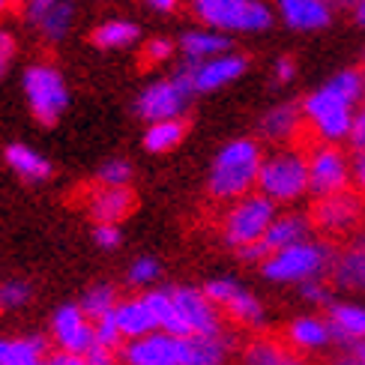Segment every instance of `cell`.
<instances>
[{"label": "cell", "instance_id": "obj_1", "mask_svg": "<svg viewBox=\"0 0 365 365\" xmlns=\"http://www.w3.org/2000/svg\"><path fill=\"white\" fill-rule=\"evenodd\" d=\"M264 153L257 141L240 138L231 141L212 162V174L207 182V195L212 201H240L257 189V174H261Z\"/></svg>", "mask_w": 365, "mask_h": 365}, {"label": "cell", "instance_id": "obj_2", "mask_svg": "<svg viewBox=\"0 0 365 365\" xmlns=\"http://www.w3.org/2000/svg\"><path fill=\"white\" fill-rule=\"evenodd\" d=\"M197 21L219 34H261L272 24L267 0H186Z\"/></svg>", "mask_w": 365, "mask_h": 365}, {"label": "cell", "instance_id": "obj_3", "mask_svg": "<svg viewBox=\"0 0 365 365\" xmlns=\"http://www.w3.org/2000/svg\"><path fill=\"white\" fill-rule=\"evenodd\" d=\"M257 192L269 201L287 204L309 192V153L302 147H287L264 159L257 174Z\"/></svg>", "mask_w": 365, "mask_h": 365}, {"label": "cell", "instance_id": "obj_4", "mask_svg": "<svg viewBox=\"0 0 365 365\" xmlns=\"http://www.w3.org/2000/svg\"><path fill=\"white\" fill-rule=\"evenodd\" d=\"M302 114H306V126L312 132V141L336 144V141L351 138L356 105H351L344 96H339L329 84H324L321 90H314V93L306 96Z\"/></svg>", "mask_w": 365, "mask_h": 365}, {"label": "cell", "instance_id": "obj_5", "mask_svg": "<svg viewBox=\"0 0 365 365\" xmlns=\"http://www.w3.org/2000/svg\"><path fill=\"white\" fill-rule=\"evenodd\" d=\"M336 261V252H332L329 242H297V246H287L282 252H276L264 264V276L276 279V282H309V279H321L324 272L332 269Z\"/></svg>", "mask_w": 365, "mask_h": 365}, {"label": "cell", "instance_id": "obj_6", "mask_svg": "<svg viewBox=\"0 0 365 365\" xmlns=\"http://www.w3.org/2000/svg\"><path fill=\"white\" fill-rule=\"evenodd\" d=\"M272 222H276V201H269L264 192H252L225 210L219 227H222V237L240 249V246H249V242L264 240Z\"/></svg>", "mask_w": 365, "mask_h": 365}, {"label": "cell", "instance_id": "obj_7", "mask_svg": "<svg viewBox=\"0 0 365 365\" xmlns=\"http://www.w3.org/2000/svg\"><path fill=\"white\" fill-rule=\"evenodd\" d=\"M66 204L87 207L90 219L99 225H117L138 210V195L129 186H105V182L93 180V182H84V186L72 189L66 195Z\"/></svg>", "mask_w": 365, "mask_h": 365}, {"label": "cell", "instance_id": "obj_8", "mask_svg": "<svg viewBox=\"0 0 365 365\" xmlns=\"http://www.w3.org/2000/svg\"><path fill=\"white\" fill-rule=\"evenodd\" d=\"M362 216H365V201L354 189L317 197L309 210L312 227L327 237H354L362 225Z\"/></svg>", "mask_w": 365, "mask_h": 365}, {"label": "cell", "instance_id": "obj_9", "mask_svg": "<svg viewBox=\"0 0 365 365\" xmlns=\"http://www.w3.org/2000/svg\"><path fill=\"white\" fill-rule=\"evenodd\" d=\"M302 150L309 153V192H314V197L344 192L354 182L351 159L336 144L312 141V147H302Z\"/></svg>", "mask_w": 365, "mask_h": 365}, {"label": "cell", "instance_id": "obj_10", "mask_svg": "<svg viewBox=\"0 0 365 365\" xmlns=\"http://www.w3.org/2000/svg\"><path fill=\"white\" fill-rule=\"evenodd\" d=\"M24 93L34 108V117L45 126H54L60 111L66 108V84L60 72L48 63H36L24 72Z\"/></svg>", "mask_w": 365, "mask_h": 365}, {"label": "cell", "instance_id": "obj_11", "mask_svg": "<svg viewBox=\"0 0 365 365\" xmlns=\"http://www.w3.org/2000/svg\"><path fill=\"white\" fill-rule=\"evenodd\" d=\"M249 60L242 54H219V57H210V60H201V63H195L189 60L186 66H182L177 75L182 81H189V87L195 93H207V90H216V87H225L231 84L234 78H240L242 72H246Z\"/></svg>", "mask_w": 365, "mask_h": 365}, {"label": "cell", "instance_id": "obj_12", "mask_svg": "<svg viewBox=\"0 0 365 365\" xmlns=\"http://www.w3.org/2000/svg\"><path fill=\"white\" fill-rule=\"evenodd\" d=\"M192 93L195 90L182 81L180 75H174L171 81H159L144 90L138 96V114L144 120H153V123H159V120H174L182 114Z\"/></svg>", "mask_w": 365, "mask_h": 365}, {"label": "cell", "instance_id": "obj_13", "mask_svg": "<svg viewBox=\"0 0 365 365\" xmlns=\"http://www.w3.org/2000/svg\"><path fill=\"white\" fill-rule=\"evenodd\" d=\"M126 365H189L186 339L174 336H150L129 344L123 351Z\"/></svg>", "mask_w": 365, "mask_h": 365}, {"label": "cell", "instance_id": "obj_14", "mask_svg": "<svg viewBox=\"0 0 365 365\" xmlns=\"http://www.w3.org/2000/svg\"><path fill=\"white\" fill-rule=\"evenodd\" d=\"M180 314L186 317V324L192 329V336H222V312L212 306L207 299L204 291H186V287H180V291L171 294Z\"/></svg>", "mask_w": 365, "mask_h": 365}, {"label": "cell", "instance_id": "obj_15", "mask_svg": "<svg viewBox=\"0 0 365 365\" xmlns=\"http://www.w3.org/2000/svg\"><path fill=\"white\" fill-rule=\"evenodd\" d=\"M261 135L272 144H299L309 135L302 105L284 102V105H276L272 111H267L261 120Z\"/></svg>", "mask_w": 365, "mask_h": 365}, {"label": "cell", "instance_id": "obj_16", "mask_svg": "<svg viewBox=\"0 0 365 365\" xmlns=\"http://www.w3.org/2000/svg\"><path fill=\"white\" fill-rule=\"evenodd\" d=\"M54 336H57L60 344H63V351L87 356V351L96 344V327L87 321L81 309L69 306V309H63V312L57 314Z\"/></svg>", "mask_w": 365, "mask_h": 365}, {"label": "cell", "instance_id": "obj_17", "mask_svg": "<svg viewBox=\"0 0 365 365\" xmlns=\"http://www.w3.org/2000/svg\"><path fill=\"white\" fill-rule=\"evenodd\" d=\"M276 9L282 21L291 30H324L332 21V6L329 0H276Z\"/></svg>", "mask_w": 365, "mask_h": 365}, {"label": "cell", "instance_id": "obj_18", "mask_svg": "<svg viewBox=\"0 0 365 365\" xmlns=\"http://www.w3.org/2000/svg\"><path fill=\"white\" fill-rule=\"evenodd\" d=\"M240 365H309L282 336H257L242 347Z\"/></svg>", "mask_w": 365, "mask_h": 365}, {"label": "cell", "instance_id": "obj_19", "mask_svg": "<svg viewBox=\"0 0 365 365\" xmlns=\"http://www.w3.org/2000/svg\"><path fill=\"white\" fill-rule=\"evenodd\" d=\"M332 282L344 291H365V234H354L347 249L341 255H336L329 269Z\"/></svg>", "mask_w": 365, "mask_h": 365}, {"label": "cell", "instance_id": "obj_20", "mask_svg": "<svg viewBox=\"0 0 365 365\" xmlns=\"http://www.w3.org/2000/svg\"><path fill=\"white\" fill-rule=\"evenodd\" d=\"M329 324H332V341L341 344L347 354L365 341V309L351 306V302H332L329 306Z\"/></svg>", "mask_w": 365, "mask_h": 365}, {"label": "cell", "instance_id": "obj_21", "mask_svg": "<svg viewBox=\"0 0 365 365\" xmlns=\"http://www.w3.org/2000/svg\"><path fill=\"white\" fill-rule=\"evenodd\" d=\"M284 339L294 351H324L332 344V324L321 321V317H299L284 329Z\"/></svg>", "mask_w": 365, "mask_h": 365}, {"label": "cell", "instance_id": "obj_22", "mask_svg": "<svg viewBox=\"0 0 365 365\" xmlns=\"http://www.w3.org/2000/svg\"><path fill=\"white\" fill-rule=\"evenodd\" d=\"M312 231L314 227H312L309 216H302V212H287V216H276V222L269 225L264 240L272 252H282L287 246H297V242H306Z\"/></svg>", "mask_w": 365, "mask_h": 365}, {"label": "cell", "instance_id": "obj_23", "mask_svg": "<svg viewBox=\"0 0 365 365\" xmlns=\"http://www.w3.org/2000/svg\"><path fill=\"white\" fill-rule=\"evenodd\" d=\"M180 48L186 54V60H195V63H201V60H210V57H219V54H227L231 51V39L219 30H189L186 36L180 39Z\"/></svg>", "mask_w": 365, "mask_h": 365}, {"label": "cell", "instance_id": "obj_24", "mask_svg": "<svg viewBox=\"0 0 365 365\" xmlns=\"http://www.w3.org/2000/svg\"><path fill=\"white\" fill-rule=\"evenodd\" d=\"M114 317L120 329H123V336H144V332H150L159 321L156 314L150 312V306L144 299H135V302H123V306L114 309Z\"/></svg>", "mask_w": 365, "mask_h": 365}, {"label": "cell", "instance_id": "obj_25", "mask_svg": "<svg viewBox=\"0 0 365 365\" xmlns=\"http://www.w3.org/2000/svg\"><path fill=\"white\" fill-rule=\"evenodd\" d=\"M186 129H189V123H186V120H180V117L159 120V123H153V126L147 129L144 147L150 150V153H165V150H171V147H177L182 141Z\"/></svg>", "mask_w": 365, "mask_h": 365}, {"label": "cell", "instance_id": "obj_26", "mask_svg": "<svg viewBox=\"0 0 365 365\" xmlns=\"http://www.w3.org/2000/svg\"><path fill=\"white\" fill-rule=\"evenodd\" d=\"M135 39H138V27L132 21H105L90 34V42L96 48H123V45H132Z\"/></svg>", "mask_w": 365, "mask_h": 365}, {"label": "cell", "instance_id": "obj_27", "mask_svg": "<svg viewBox=\"0 0 365 365\" xmlns=\"http://www.w3.org/2000/svg\"><path fill=\"white\" fill-rule=\"evenodd\" d=\"M6 162H9L24 180H45V177L51 174V165L45 162L39 153H34V150H27V147H21V144H12V147L6 150Z\"/></svg>", "mask_w": 365, "mask_h": 365}, {"label": "cell", "instance_id": "obj_28", "mask_svg": "<svg viewBox=\"0 0 365 365\" xmlns=\"http://www.w3.org/2000/svg\"><path fill=\"white\" fill-rule=\"evenodd\" d=\"M222 314L227 317L231 324L237 327H261L264 324V309H261V302H257L252 294L246 291H240L227 306L222 309Z\"/></svg>", "mask_w": 365, "mask_h": 365}, {"label": "cell", "instance_id": "obj_29", "mask_svg": "<svg viewBox=\"0 0 365 365\" xmlns=\"http://www.w3.org/2000/svg\"><path fill=\"white\" fill-rule=\"evenodd\" d=\"M72 15H75V6L69 4V0H57V4L51 9H45L34 24L39 27V34L45 39H60V36H66V30L72 24Z\"/></svg>", "mask_w": 365, "mask_h": 365}, {"label": "cell", "instance_id": "obj_30", "mask_svg": "<svg viewBox=\"0 0 365 365\" xmlns=\"http://www.w3.org/2000/svg\"><path fill=\"white\" fill-rule=\"evenodd\" d=\"M84 317L90 324H99L105 314H111L114 312V287H99V291H93L87 297V302H84Z\"/></svg>", "mask_w": 365, "mask_h": 365}, {"label": "cell", "instance_id": "obj_31", "mask_svg": "<svg viewBox=\"0 0 365 365\" xmlns=\"http://www.w3.org/2000/svg\"><path fill=\"white\" fill-rule=\"evenodd\" d=\"M171 51H174V45L168 39H150L144 48H141L138 63H141V69H153V66L165 63V60L171 57Z\"/></svg>", "mask_w": 365, "mask_h": 365}, {"label": "cell", "instance_id": "obj_32", "mask_svg": "<svg viewBox=\"0 0 365 365\" xmlns=\"http://www.w3.org/2000/svg\"><path fill=\"white\" fill-rule=\"evenodd\" d=\"M204 294H207V299L212 302V306L222 312L227 302H231V299L240 294V287H237L234 282H210V284L204 287Z\"/></svg>", "mask_w": 365, "mask_h": 365}, {"label": "cell", "instance_id": "obj_33", "mask_svg": "<svg viewBox=\"0 0 365 365\" xmlns=\"http://www.w3.org/2000/svg\"><path fill=\"white\" fill-rule=\"evenodd\" d=\"M129 177H132V168L126 162H108L99 171V182H105V186H126Z\"/></svg>", "mask_w": 365, "mask_h": 365}, {"label": "cell", "instance_id": "obj_34", "mask_svg": "<svg viewBox=\"0 0 365 365\" xmlns=\"http://www.w3.org/2000/svg\"><path fill=\"white\" fill-rule=\"evenodd\" d=\"M12 57H15V39L6 34V30H0V78L6 75Z\"/></svg>", "mask_w": 365, "mask_h": 365}, {"label": "cell", "instance_id": "obj_35", "mask_svg": "<svg viewBox=\"0 0 365 365\" xmlns=\"http://www.w3.org/2000/svg\"><path fill=\"white\" fill-rule=\"evenodd\" d=\"M351 177H354V186L359 195H365V150H354V159H351Z\"/></svg>", "mask_w": 365, "mask_h": 365}, {"label": "cell", "instance_id": "obj_36", "mask_svg": "<svg viewBox=\"0 0 365 365\" xmlns=\"http://www.w3.org/2000/svg\"><path fill=\"white\" fill-rule=\"evenodd\" d=\"M351 147L354 150H365V105L356 111V117H354V129H351Z\"/></svg>", "mask_w": 365, "mask_h": 365}, {"label": "cell", "instance_id": "obj_37", "mask_svg": "<svg viewBox=\"0 0 365 365\" xmlns=\"http://www.w3.org/2000/svg\"><path fill=\"white\" fill-rule=\"evenodd\" d=\"M42 362H51V365H90L87 356H81V354H69V351H51Z\"/></svg>", "mask_w": 365, "mask_h": 365}, {"label": "cell", "instance_id": "obj_38", "mask_svg": "<svg viewBox=\"0 0 365 365\" xmlns=\"http://www.w3.org/2000/svg\"><path fill=\"white\" fill-rule=\"evenodd\" d=\"M302 294H306L312 302H329V287L324 282H314V279L302 282Z\"/></svg>", "mask_w": 365, "mask_h": 365}, {"label": "cell", "instance_id": "obj_39", "mask_svg": "<svg viewBox=\"0 0 365 365\" xmlns=\"http://www.w3.org/2000/svg\"><path fill=\"white\" fill-rule=\"evenodd\" d=\"M93 237H96L99 246H105V249H111V246H117V242H120V231L114 225H99Z\"/></svg>", "mask_w": 365, "mask_h": 365}, {"label": "cell", "instance_id": "obj_40", "mask_svg": "<svg viewBox=\"0 0 365 365\" xmlns=\"http://www.w3.org/2000/svg\"><path fill=\"white\" fill-rule=\"evenodd\" d=\"M294 72H297L294 60H291V57H279V60H276V72H272V75H276L279 84H287V81L294 78Z\"/></svg>", "mask_w": 365, "mask_h": 365}, {"label": "cell", "instance_id": "obj_41", "mask_svg": "<svg viewBox=\"0 0 365 365\" xmlns=\"http://www.w3.org/2000/svg\"><path fill=\"white\" fill-rule=\"evenodd\" d=\"M21 299H27V287H19V284L4 287V291H0V309L12 306V302H21Z\"/></svg>", "mask_w": 365, "mask_h": 365}, {"label": "cell", "instance_id": "obj_42", "mask_svg": "<svg viewBox=\"0 0 365 365\" xmlns=\"http://www.w3.org/2000/svg\"><path fill=\"white\" fill-rule=\"evenodd\" d=\"M54 4H57V0H27V19L36 21L45 9H51Z\"/></svg>", "mask_w": 365, "mask_h": 365}, {"label": "cell", "instance_id": "obj_43", "mask_svg": "<svg viewBox=\"0 0 365 365\" xmlns=\"http://www.w3.org/2000/svg\"><path fill=\"white\" fill-rule=\"evenodd\" d=\"M156 272V264L153 261H141V264H135V269H132V279L135 282H144V279H150Z\"/></svg>", "mask_w": 365, "mask_h": 365}, {"label": "cell", "instance_id": "obj_44", "mask_svg": "<svg viewBox=\"0 0 365 365\" xmlns=\"http://www.w3.org/2000/svg\"><path fill=\"white\" fill-rule=\"evenodd\" d=\"M147 6H153V9H159V12H171V9H177L182 0H144Z\"/></svg>", "mask_w": 365, "mask_h": 365}, {"label": "cell", "instance_id": "obj_45", "mask_svg": "<svg viewBox=\"0 0 365 365\" xmlns=\"http://www.w3.org/2000/svg\"><path fill=\"white\" fill-rule=\"evenodd\" d=\"M329 365H362V362H359L354 354H341V356H336V359H332Z\"/></svg>", "mask_w": 365, "mask_h": 365}, {"label": "cell", "instance_id": "obj_46", "mask_svg": "<svg viewBox=\"0 0 365 365\" xmlns=\"http://www.w3.org/2000/svg\"><path fill=\"white\" fill-rule=\"evenodd\" d=\"M354 19H356L359 27H365V0H359V4L354 6Z\"/></svg>", "mask_w": 365, "mask_h": 365}, {"label": "cell", "instance_id": "obj_47", "mask_svg": "<svg viewBox=\"0 0 365 365\" xmlns=\"http://www.w3.org/2000/svg\"><path fill=\"white\" fill-rule=\"evenodd\" d=\"M329 4L336 6V9H354V6L359 4V0H329Z\"/></svg>", "mask_w": 365, "mask_h": 365}, {"label": "cell", "instance_id": "obj_48", "mask_svg": "<svg viewBox=\"0 0 365 365\" xmlns=\"http://www.w3.org/2000/svg\"><path fill=\"white\" fill-rule=\"evenodd\" d=\"M354 356H356V359H359V362L365 365V341H359V344L354 347Z\"/></svg>", "mask_w": 365, "mask_h": 365}, {"label": "cell", "instance_id": "obj_49", "mask_svg": "<svg viewBox=\"0 0 365 365\" xmlns=\"http://www.w3.org/2000/svg\"><path fill=\"white\" fill-rule=\"evenodd\" d=\"M0 365H6V344H0Z\"/></svg>", "mask_w": 365, "mask_h": 365}, {"label": "cell", "instance_id": "obj_50", "mask_svg": "<svg viewBox=\"0 0 365 365\" xmlns=\"http://www.w3.org/2000/svg\"><path fill=\"white\" fill-rule=\"evenodd\" d=\"M6 4H9V0H0V12H4V9H6Z\"/></svg>", "mask_w": 365, "mask_h": 365}, {"label": "cell", "instance_id": "obj_51", "mask_svg": "<svg viewBox=\"0 0 365 365\" xmlns=\"http://www.w3.org/2000/svg\"><path fill=\"white\" fill-rule=\"evenodd\" d=\"M42 365H51V362H42Z\"/></svg>", "mask_w": 365, "mask_h": 365}]
</instances>
